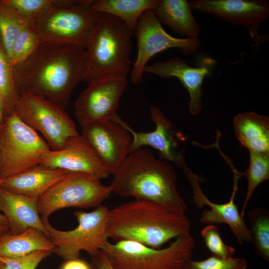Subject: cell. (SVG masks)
<instances>
[{"mask_svg":"<svg viewBox=\"0 0 269 269\" xmlns=\"http://www.w3.org/2000/svg\"><path fill=\"white\" fill-rule=\"evenodd\" d=\"M85 58V48L80 45L41 41L29 56L13 67L19 95H37L66 109L73 90L82 82Z\"/></svg>","mask_w":269,"mask_h":269,"instance_id":"6da1fadb","label":"cell"},{"mask_svg":"<svg viewBox=\"0 0 269 269\" xmlns=\"http://www.w3.org/2000/svg\"><path fill=\"white\" fill-rule=\"evenodd\" d=\"M98 177L85 173L69 172L38 199L42 222L55 211L65 208L97 207L112 193Z\"/></svg>","mask_w":269,"mask_h":269,"instance_id":"9c48e42d","label":"cell"},{"mask_svg":"<svg viewBox=\"0 0 269 269\" xmlns=\"http://www.w3.org/2000/svg\"><path fill=\"white\" fill-rule=\"evenodd\" d=\"M193 10L246 27L259 39L258 29L269 16V2L265 0H193Z\"/></svg>","mask_w":269,"mask_h":269,"instance_id":"9a60e30c","label":"cell"},{"mask_svg":"<svg viewBox=\"0 0 269 269\" xmlns=\"http://www.w3.org/2000/svg\"><path fill=\"white\" fill-rule=\"evenodd\" d=\"M133 31L137 44L136 59L131 71V80L134 85L141 81L144 68L156 54L169 48H178L184 54H190L200 46L198 39L176 38L167 33L151 9L142 13Z\"/></svg>","mask_w":269,"mask_h":269,"instance_id":"8fae6325","label":"cell"},{"mask_svg":"<svg viewBox=\"0 0 269 269\" xmlns=\"http://www.w3.org/2000/svg\"><path fill=\"white\" fill-rule=\"evenodd\" d=\"M186 0H161L153 12L160 23L187 38L198 39L201 27Z\"/></svg>","mask_w":269,"mask_h":269,"instance_id":"44dd1931","label":"cell"},{"mask_svg":"<svg viewBox=\"0 0 269 269\" xmlns=\"http://www.w3.org/2000/svg\"><path fill=\"white\" fill-rule=\"evenodd\" d=\"M187 177L193 193V200L199 208L205 205L210 208L204 209L201 213L199 221L206 225L226 224L229 226L238 243L242 245L245 242H251V237L245 221L239 211L235 198L238 190V181L241 177L240 172L234 173L233 189L228 202L218 204L211 201L204 194L200 184L201 179L193 173L185 165L181 169Z\"/></svg>","mask_w":269,"mask_h":269,"instance_id":"4fadbf2b","label":"cell"},{"mask_svg":"<svg viewBox=\"0 0 269 269\" xmlns=\"http://www.w3.org/2000/svg\"><path fill=\"white\" fill-rule=\"evenodd\" d=\"M109 209L101 205L91 212L74 213L78 226L73 230L61 231L53 227L49 220L43 222L46 235L55 247V253L66 260L79 258L81 251L91 257L102 251L109 241L107 222Z\"/></svg>","mask_w":269,"mask_h":269,"instance_id":"ba28073f","label":"cell"},{"mask_svg":"<svg viewBox=\"0 0 269 269\" xmlns=\"http://www.w3.org/2000/svg\"><path fill=\"white\" fill-rule=\"evenodd\" d=\"M3 179L0 177V184ZM9 230L8 222L5 216L0 211V235H3Z\"/></svg>","mask_w":269,"mask_h":269,"instance_id":"d590c367","label":"cell"},{"mask_svg":"<svg viewBox=\"0 0 269 269\" xmlns=\"http://www.w3.org/2000/svg\"><path fill=\"white\" fill-rule=\"evenodd\" d=\"M150 113L151 119L155 125V129L150 132H135L123 121L124 126L132 137L130 152L143 146H150L159 152L160 158L173 163L180 168L185 163L183 152L179 150V140L183 139L182 134L175 129L157 107H150Z\"/></svg>","mask_w":269,"mask_h":269,"instance_id":"2e32d148","label":"cell"},{"mask_svg":"<svg viewBox=\"0 0 269 269\" xmlns=\"http://www.w3.org/2000/svg\"><path fill=\"white\" fill-rule=\"evenodd\" d=\"M247 261L243 258L223 259L213 255L205 260L196 261L189 260L183 269H247Z\"/></svg>","mask_w":269,"mask_h":269,"instance_id":"1f68e13d","label":"cell"},{"mask_svg":"<svg viewBox=\"0 0 269 269\" xmlns=\"http://www.w3.org/2000/svg\"><path fill=\"white\" fill-rule=\"evenodd\" d=\"M50 150L45 139L13 112L5 117L0 132V177L5 179L40 165Z\"/></svg>","mask_w":269,"mask_h":269,"instance_id":"8992f818","label":"cell"},{"mask_svg":"<svg viewBox=\"0 0 269 269\" xmlns=\"http://www.w3.org/2000/svg\"><path fill=\"white\" fill-rule=\"evenodd\" d=\"M123 121L118 116L113 120L94 121L81 127V135L112 175L130 152L132 137Z\"/></svg>","mask_w":269,"mask_h":269,"instance_id":"7c38bea8","label":"cell"},{"mask_svg":"<svg viewBox=\"0 0 269 269\" xmlns=\"http://www.w3.org/2000/svg\"><path fill=\"white\" fill-rule=\"evenodd\" d=\"M251 242L257 253L269 261V212L263 207H255L248 213Z\"/></svg>","mask_w":269,"mask_h":269,"instance_id":"d4e9b609","label":"cell"},{"mask_svg":"<svg viewBox=\"0 0 269 269\" xmlns=\"http://www.w3.org/2000/svg\"><path fill=\"white\" fill-rule=\"evenodd\" d=\"M195 245V238L190 235L159 249L132 241H108L102 251L114 269H183Z\"/></svg>","mask_w":269,"mask_h":269,"instance_id":"5b68a950","label":"cell"},{"mask_svg":"<svg viewBox=\"0 0 269 269\" xmlns=\"http://www.w3.org/2000/svg\"><path fill=\"white\" fill-rule=\"evenodd\" d=\"M41 41L37 33L26 21L21 27L13 49L11 58L13 67L29 56Z\"/></svg>","mask_w":269,"mask_h":269,"instance_id":"f546056e","label":"cell"},{"mask_svg":"<svg viewBox=\"0 0 269 269\" xmlns=\"http://www.w3.org/2000/svg\"><path fill=\"white\" fill-rule=\"evenodd\" d=\"M81 92L75 103V115L81 127L94 121L113 120L128 85L127 78L92 82Z\"/></svg>","mask_w":269,"mask_h":269,"instance_id":"5bb4252c","label":"cell"},{"mask_svg":"<svg viewBox=\"0 0 269 269\" xmlns=\"http://www.w3.org/2000/svg\"><path fill=\"white\" fill-rule=\"evenodd\" d=\"M40 250L55 253L56 248L48 237L37 229L29 228L18 234L0 236V256L17 258Z\"/></svg>","mask_w":269,"mask_h":269,"instance_id":"603a6c76","label":"cell"},{"mask_svg":"<svg viewBox=\"0 0 269 269\" xmlns=\"http://www.w3.org/2000/svg\"><path fill=\"white\" fill-rule=\"evenodd\" d=\"M6 117L5 108L3 99L0 93V122L3 123L5 117Z\"/></svg>","mask_w":269,"mask_h":269,"instance_id":"8d00e7d4","label":"cell"},{"mask_svg":"<svg viewBox=\"0 0 269 269\" xmlns=\"http://www.w3.org/2000/svg\"><path fill=\"white\" fill-rule=\"evenodd\" d=\"M235 135L249 151L269 152V118L250 112L234 119Z\"/></svg>","mask_w":269,"mask_h":269,"instance_id":"7402d4cb","label":"cell"},{"mask_svg":"<svg viewBox=\"0 0 269 269\" xmlns=\"http://www.w3.org/2000/svg\"><path fill=\"white\" fill-rule=\"evenodd\" d=\"M2 123H0V132L1 129V127H2Z\"/></svg>","mask_w":269,"mask_h":269,"instance_id":"f35d334b","label":"cell"},{"mask_svg":"<svg viewBox=\"0 0 269 269\" xmlns=\"http://www.w3.org/2000/svg\"><path fill=\"white\" fill-rule=\"evenodd\" d=\"M0 269H3V265L1 263H0Z\"/></svg>","mask_w":269,"mask_h":269,"instance_id":"74e56055","label":"cell"},{"mask_svg":"<svg viewBox=\"0 0 269 269\" xmlns=\"http://www.w3.org/2000/svg\"><path fill=\"white\" fill-rule=\"evenodd\" d=\"M109 185L119 196L152 202L171 212L184 215L187 205L177 189V174L173 164L156 158L149 149L130 152L113 174Z\"/></svg>","mask_w":269,"mask_h":269,"instance_id":"7a4b0ae2","label":"cell"},{"mask_svg":"<svg viewBox=\"0 0 269 269\" xmlns=\"http://www.w3.org/2000/svg\"><path fill=\"white\" fill-rule=\"evenodd\" d=\"M69 171L42 165L3 179L0 187L8 191L32 198H38Z\"/></svg>","mask_w":269,"mask_h":269,"instance_id":"ffe728a7","label":"cell"},{"mask_svg":"<svg viewBox=\"0 0 269 269\" xmlns=\"http://www.w3.org/2000/svg\"><path fill=\"white\" fill-rule=\"evenodd\" d=\"M201 234L206 248L212 255L223 259L233 257L235 249L224 242L217 226L207 225L201 230Z\"/></svg>","mask_w":269,"mask_h":269,"instance_id":"4dcf8cb0","label":"cell"},{"mask_svg":"<svg viewBox=\"0 0 269 269\" xmlns=\"http://www.w3.org/2000/svg\"><path fill=\"white\" fill-rule=\"evenodd\" d=\"M215 61L207 58L198 67H193L180 57H173L163 62L146 66L143 73L155 75L162 78L175 77L182 84L189 94V113L194 116L202 110V86L205 77L209 75Z\"/></svg>","mask_w":269,"mask_h":269,"instance_id":"ac0fdd59","label":"cell"},{"mask_svg":"<svg viewBox=\"0 0 269 269\" xmlns=\"http://www.w3.org/2000/svg\"><path fill=\"white\" fill-rule=\"evenodd\" d=\"M191 222L185 215L160 204L135 199L109 209L107 234L114 242L132 241L159 249L172 239L190 234Z\"/></svg>","mask_w":269,"mask_h":269,"instance_id":"3957f363","label":"cell"},{"mask_svg":"<svg viewBox=\"0 0 269 269\" xmlns=\"http://www.w3.org/2000/svg\"><path fill=\"white\" fill-rule=\"evenodd\" d=\"M61 269H92L90 265L85 261L79 258L68 260L64 263Z\"/></svg>","mask_w":269,"mask_h":269,"instance_id":"e575fe53","label":"cell"},{"mask_svg":"<svg viewBox=\"0 0 269 269\" xmlns=\"http://www.w3.org/2000/svg\"><path fill=\"white\" fill-rule=\"evenodd\" d=\"M249 152V167L245 171L241 172L242 176H245L248 181L246 195L240 213L243 218L248 203L256 188L262 182L269 179V152Z\"/></svg>","mask_w":269,"mask_h":269,"instance_id":"484cf974","label":"cell"},{"mask_svg":"<svg viewBox=\"0 0 269 269\" xmlns=\"http://www.w3.org/2000/svg\"><path fill=\"white\" fill-rule=\"evenodd\" d=\"M159 0H93L91 8L97 13L114 16L124 21L133 30L142 13L154 10Z\"/></svg>","mask_w":269,"mask_h":269,"instance_id":"cb8c5ba5","label":"cell"},{"mask_svg":"<svg viewBox=\"0 0 269 269\" xmlns=\"http://www.w3.org/2000/svg\"><path fill=\"white\" fill-rule=\"evenodd\" d=\"M133 31L121 19L96 13L85 48V69L82 82L127 78L132 62Z\"/></svg>","mask_w":269,"mask_h":269,"instance_id":"277c9868","label":"cell"},{"mask_svg":"<svg viewBox=\"0 0 269 269\" xmlns=\"http://www.w3.org/2000/svg\"><path fill=\"white\" fill-rule=\"evenodd\" d=\"M26 21L37 19L56 5L59 0H2Z\"/></svg>","mask_w":269,"mask_h":269,"instance_id":"f1b7e54d","label":"cell"},{"mask_svg":"<svg viewBox=\"0 0 269 269\" xmlns=\"http://www.w3.org/2000/svg\"><path fill=\"white\" fill-rule=\"evenodd\" d=\"M38 198L13 193L0 187V211L6 218L11 234L34 228L46 235L37 208Z\"/></svg>","mask_w":269,"mask_h":269,"instance_id":"d6986e66","label":"cell"},{"mask_svg":"<svg viewBox=\"0 0 269 269\" xmlns=\"http://www.w3.org/2000/svg\"></svg>","mask_w":269,"mask_h":269,"instance_id":"ab89813d","label":"cell"},{"mask_svg":"<svg viewBox=\"0 0 269 269\" xmlns=\"http://www.w3.org/2000/svg\"><path fill=\"white\" fill-rule=\"evenodd\" d=\"M92 269H114L105 254L100 251L97 255L91 257Z\"/></svg>","mask_w":269,"mask_h":269,"instance_id":"836d02e7","label":"cell"},{"mask_svg":"<svg viewBox=\"0 0 269 269\" xmlns=\"http://www.w3.org/2000/svg\"><path fill=\"white\" fill-rule=\"evenodd\" d=\"M0 93L3 99L6 116L14 110L19 95L13 75V67L0 39Z\"/></svg>","mask_w":269,"mask_h":269,"instance_id":"83f0119b","label":"cell"},{"mask_svg":"<svg viewBox=\"0 0 269 269\" xmlns=\"http://www.w3.org/2000/svg\"><path fill=\"white\" fill-rule=\"evenodd\" d=\"M40 165L69 172L85 173L100 179L110 174L91 146L79 134L69 137L60 149L47 151Z\"/></svg>","mask_w":269,"mask_h":269,"instance_id":"e0dca14e","label":"cell"},{"mask_svg":"<svg viewBox=\"0 0 269 269\" xmlns=\"http://www.w3.org/2000/svg\"><path fill=\"white\" fill-rule=\"evenodd\" d=\"M51 253L48 251L40 250L17 258L0 256V263L2 264L3 269H35L40 262Z\"/></svg>","mask_w":269,"mask_h":269,"instance_id":"d6a6232c","label":"cell"},{"mask_svg":"<svg viewBox=\"0 0 269 269\" xmlns=\"http://www.w3.org/2000/svg\"><path fill=\"white\" fill-rule=\"evenodd\" d=\"M25 21L0 0V39L10 61L15 43Z\"/></svg>","mask_w":269,"mask_h":269,"instance_id":"4316f807","label":"cell"},{"mask_svg":"<svg viewBox=\"0 0 269 269\" xmlns=\"http://www.w3.org/2000/svg\"><path fill=\"white\" fill-rule=\"evenodd\" d=\"M93 0H60L42 16L26 21L41 41L73 44L86 48L96 12Z\"/></svg>","mask_w":269,"mask_h":269,"instance_id":"52a82bcc","label":"cell"},{"mask_svg":"<svg viewBox=\"0 0 269 269\" xmlns=\"http://www.w3.org/2000/svg\"><path fill=\"white\" fill-rule=\"evenodd\" d=\"M13 112L23 123L42 135L51 150L60 149L69 137L79 134L65 109L42 97L20 95Z\"/></svg>","mask_w":269,"mask_h":269,"instance_id":"30bf717a","label":"cell"}]
</instances>
